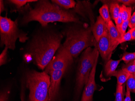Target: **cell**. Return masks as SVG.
<instances>
[{
  "mask_svg": "<svg viewBox=\"0 0 135 101\" xmlns=\"http://www.w3.org/2000/svg\"><path fill=\"white\" fill-rule=\"evenodd\" d=\"M63 37L62 32L53 25L41 26L30 36L23 49L24 58L32 60L38 68L44 70L61 45Z\"/></svg>",
  "mask_w": 135,
  "mask_h": 101,
  "instance_id": "1",
  "label": "cell"
},
{
  "mask_svg": "<svg viewBox=\"0 0 135 101\" xmlns=\"http://www.w3.org/2000/svg\"><path fill=\"white\" fill-rule=\"evenodd\" d=\"M22 17L20 21L21 26H26L33 21L45 27L50 23H80L79 18L71 11L64 9L47 0H39L34 7L27 4L20 12Z\"/></svg>",
  "mask_w": 135,
  "mask_h": 101,
  "instance_id": "2",
  "label": "cell"
},
{
  "mask_svg": "<svg viewBox=\"0 0 135 101\" xmlns=\"http://www.w3.org/2000/svg\"><path fill=\"white\" fill-rule=\"evenodd\" d=\"M66 36L62 45L73 58H76L83 50L95 47L96 41L92 32V26H85L81 22L67 27L62 32Z\"/></svg>",
  "mask_w": 135,
  "mask_h": 101,
  "instance_id": "3",
  "label": "cell"
},
{
  "mask_svg": "<svg viewBox=\"0 0 135 101\" xmlns=\"http://www.w3.org/2000/svg\"><path fill=\"white\" fill-rule=\"evenodd\" d=\"M25 83L30 91V101H49L50 76L45 71H27Z\"/></svg>",
  "mask_w": 135,
  "mask_h": 101,
  "instance_id": "4",
  "label": "cell"
},
{
  "mask_svg": "<svg viewBox=\"0 0 135 101\" xmlns=\"http://www.w3.org/2000/svg\"><path fill=\"white\" fill-rule=\"evenodd\" d=\"M19 20L15 21L8 18L7 15L0 16V46H5L11 50L16 48V42L17 39L22 43L28 41L29 37L28 33L20 28Z\"/></svg>",
  "mask_w": 135,
  "mask_h": 101,
  "instance_id": "5",
  "label": "cell"
},
{
  "mask_svg": "<svg viewBox=\"0 0 135 101\" xmlns=\"http://www.w3.org/2000/svg\"><path fill=\"white\" fill-rule=\"evenodd\" d=\"M100 54L96 47H89L84 50L80 58L77 68L76 89L78 93H81L89 79L97 56Z\"/></svg>",
  "mask_w": 135,
  "mask_h": 101,
  "instance_id": "6",
  "label": "cell"
},
{
  "mask_svg": "<svg viewBox=\"0 0 135 101\" xmlns=\"http://www.w3.org/2000/svg\"><path fill=\"white\" fill-rule=\"evenodd\" d=\"M53 59L45 68V72L49 74L54 70L66 71L73 62V57L61 45Z\"/></svg>",
  "mask_w": 135,
  "mask_h": 101,
  "instance_id": "7",
  "label": "cell"
},
{
  "mask_svg": "<svg viewBox=\"0 0 135 101\" xmlns=\"http://www.w3.org/2000/svg\"><path fill=\"white\" fill-rule=\"evenodd\" d=\"M66 71L54 70L51 71L50 75V85L49 91V101H54L57 96L60 89L61 81Z\"/></svg>",
  "mask_w": 135,
  "mask_h": 101,
  "instance_id": "8",
  "label": "cell"
},
{
  "mask_svg": "<svg viewBox=\"0 0 135 101\" xmlns=\"http://www.w3.org/2000/svg\"><path fill=\"white\" fill-rule=\"evenodd\" d=\"M95 47L96 48L104 60L107 61L110 60L113 52L111 49L110 41L108 30L105 31L99 41L96 42Z\"/></svg>",
  "mask_w": 135,
  "mask_h": 101,
  "instance_id": "9",
  "label": "cell"
},
{
  "mask_svg": "<svg viewBox=\"0 0 135 101\" xmlns=\"http://www.w3.org/2000/svg\"><path fill=\"white\" fill-rule=\"evenodd\" d=\"M99 56V55L97 56L94 66L90 73L88 81L84 87L81 101H93L94 93L97 89L95 81V74Z\"/></svg>",
  "mask_w": 135,
  "mask_h": 101,
  "instance_id": "10",
  "label": "cell"
},
{
  "mask_svg": "<svg viewBox=\"0 0 135 101\" xmlns=\"http://www.w3.org/2000/svg\"><path fill=\"white\" fill-rule=\"evenodd\" d=\"M107 27L110 41L111 49L113 52L120 44L121 36L112 20L108 23Z\"/></svg>",
  "mask_w": 135,
  "mask_h": 101,
  "instance_id": "11",
  "label": "cell"
},
{
  "mask_svg": "<svg viewBox=\"0 0 135 101\" xmlns=\"http://www.w3.org/2000/svg\"><path fill=\"white\" fill-rule=\"evenodd\" d=\"M107 30V27L106 22L100 16H99L97 17L95 23L92 26V32L97 42Z\"/></svg>",
  "mask_w": 135,
  "mask_h": 101,
  "instance_id": "12",
  "label": "cell"
},
{
  "mask_svg": "<svg viewBox=\"0 0 135 101\" xmlns=\"http://www.w3.org/2000/svg\"><path fill=\"white\" fill-rule=\"evenodd\" d=\"M37 1V0H9L5 1L13 8L11 10V12L18 11L20 13L29 3H35Z\"/></svg>",
  "mask_w": 135,
  "mask_h": 101,
  "instance_id": "13",
  "label": "cell"
},
{
  "mask_svg": "<svg viewBox=\"0 0 135 101\" xmlns=\"http://www.w3.org/2000/svg\"><path fill=\"white\" fill-rule=\"evenodd\" d=\"M121 61V60H114L110 59L107 61L104 68L105 73L107 76L110 77L113 76L116 72V69Z\"/></svg>",
  "mask_w": 135,
  "mask_h": 101,
  "instance_id": "14",
  "label": "cell"
},
{
  "mask_svg": "<svg viewBox=\"0 0 135 101\" xmlns=\"http://www.w3.org/2000/svg\"><path fill=\"white\" fill-rule=\"evenodd\" d=\"M51 2L66 10L75 7L76 4L73 0H51Z\"/></svg>",
  "mask_w": 135,
  "mask_h": 101,
  "instance_id": "15",
  "label": "cell"
},
{
  "mask_svg": "<svg viewBox=\"0 0 135 101\" xmlns=\"http://www.w3.org/2000/svg\"><path fill=\"white\" fill-rule=\"evenodd\" d=\"M130 74L127 73L121 69L116 71L113 76H115L117 79V85L122 86L126 82Z\"/></svg>",
  "mask_w": 135,
  "mask_h": 101,
  "instance_id": "16",
  "label": "cell"
},
{
  "mask_svg": "<svg viewBox=\"0 0 135 101\" xmlns=\"http://www.w3.org/2000/svg\"><path fill=\"white\" fill-rule=\"evenodd\" d=\"M110 11L111 16L115 23L117 21L120 12V6L117 2L111 3L110 5Z\"/></svg>",
  "mask_w": 135,
  "mask_h": 101,
  "instance_id": "17",
  "label": "cell"
},
{
  "mask_svg": "<svg viewBox=\"0 0 135 101\" xmlns=\"http://www.w3.org/2000/svg\"><path fill=\"white\" fill-rule=\"evenodd\" d=\"M99 13L100 15V16L105 21L107 26L110 21L111 20L109 14V9L108 4H104L102 5L99 9Z\"/></svg>",
  "mask_w": 135,
  "mask_h": 101,
  "instance_id": "18",
  "label": "cell"
},
{
  "mask_svg": "<svg viewBox=\"0 0 135 101\" xmlns=\"http://www.w3.org/2000/svg\"><path fill=\"white\" fill-rule=\"evenodd\" d=\"M132 9L129 7H126L122 4L120 6V13L122 19L124 21L129 20L132 14Z\"/></svg>",
  "mask_w": 135,
  "mask_h": 101,
  "instance_id": "19",
  "label": "cell"
},
{
  "mask_svg": "<svg viewBox=\"0 0 135 101\" xmlns=\"http://www.w3.org/2000/svg\"><path fill=\"white\" fill-rule=\"evenodd\" d=\"M126 87L129 89L131 92L135 94V76L134 74H131L126 82Z\"/></svg>",
  "mask_w": 135,
  "mask_h": 101,
  "instance_id": "20",
  "label": "cell"
},
{
  "mask_svg": "<svg viewBox=\"0 0 135 101\" xmlns=\"http://www.w3.org/2000/svg\"><path fill=\"white\" fill-rule=\"evenodd\" d=\"M122 70L130 74L135 73V60L123 65L122 67Z\"/></svg>",
  "mask_w": 135,
  "mask_h": 101,
  "instance_id": "21",
  "label": "cell"
},
{
  "mask_svg": "<svg viewBox=\"0 0 135 101\" xmlns=\"http://www.w3.org/2000/svg\"><path fill=\"white\" fill-rule=\"evenodd\" d=\"M135 60V52L133 53L125 52L122 56L121 60L124 61L126 64Z\"/></svg>",
  "mask_w": 135,
  "mask_h": 101,
  "instance_id": "22",
  "label": "cell"
},
{
  "mask_svg": "<svg viewBox=\"0 0 135 101\" xmlns=\"http://www.w3.org/2000/svg\"><path fill=\"white\" fill-rule=\"evenodd\" d=\"M123 86L117 85L115 94V101H123Z\"/></svg>",
  "mask_w": 135,
  "mask_h": 101,
  "instance_id": "23",
  "label": "cell"
},
{
  "mask_svg": "<svg viewBox=\"0 0 135 101\" xmlns=\"http://www.w3.org/2000/svg\"><path fill=\"white\" fill-rule=\"evenodd\" d=\"M8 49H9L7 47H4L2 53L0 55V66H1L6 64V63L7 62Z\"/></svg>",
  "mask_w": 135,
  "mask_h": 101,
  "instance_id": "24",
  "label": "cell"
},
{
  "mask_svg": "<svg viewBox=\"0 0 135 101\" xmlns=\"http://www.w3.org/2000/svg\"><path fill=\"white\" fill-rule=\"evenodd\" d=\"M133 29L134 28L130 29L127 32H126V34L121 37L120 44L132 40V32Z\"/></svg>",
  "mask_w": 135,
  "mask_h": 101,
  "instance_id": "25",
  "label": "cell"
},
{
  "mask_svg": "<svg viewBox=\"0 0 135 101\" xmlns=\"http://www.w3.org/2000/svg\"><path fill=\"white\" fill-rule=\"evenodd\" d=\"M123 22V20L122 19L121 14H120V13L119 17H118V19H117V21L115 22V23H116V28H117V30H118L120 34V33H121V26H122Z\"/></svg>",
  "mask_w": 135,
  "mask_h": 101,
  "instance_id": "26",
  "label": "cell"
},
{
  "mask_svg": "<svg viewBox=\"0 0 135 101\" xmlns=\"http://www.w3.org/2000/svg\"><path fill=\"white\" fill-rule=\"evenodd\" d=\"M129 20H128L126 21H124L123 23L122 26H121V33H120V36H121V37L126 34L127 29V27H128L129 24Z\"/></svg>",
  "mask_w": 135,
  "mask_h": 101,
  "instance_id": "27",
  "label": "cell"
},
{
  "mask_svg": "<svg viewBox=\"0 0 135 101\" xmlns=\"http://www.w3.org/2000/svg\"><path fill=\"white\" fill-rule=\"evenodd\" d=\"M119 3H122V4L126 6H129L135 4V0H119L116 1Z\"/></svg>",
  "mask_w": 135,
  "mask_h": 101,
  "instance_id": "28",
  "label": "cell"
},
{
  "mask_svg": "<svg viewBox=\"0 0 135 101\" xmlns=\"http://www.w3.org/2000/svg\"><path fill=\"white\" fill-rule=\"evenodd\" d=\"M9 92L7 90L1 92L0 95V101H7Z\"/></svg>",
  "mask_w": 135,
  "mask_h": 101,
  "instance_id": "29",
  "label": "cell"
},
{
  "mask_svg": "<svg viewBox=\"0 0 135 101\" xmlns=\"http://www.w3.org/2000/svg\"><path fill=\"white\" fill-rule=\"evenodd\" d=\"M128 26L130 28V29L135 28V12L133 13V14L130 17Z\"/></svg>",
  "mask_w": 135,
  "mask_h": 101,
  "instance_id": "30",
  "label": "cell"
},
{
  "mask_svg": "<svg viewBox=\"0 0 135 101\" xmlns=\"http://www.w3.org/2000/svg\"><path fill=\"white\" fill-rule=\"evenodd\" d=\"M123 101H132L131 100V92L127 87H126V98L123 99Z\"/></svg>",
  "mask_w": 135,
  "mask_h": 101,
  "instance_id": "31",
  "label": "cell"
},
{
  "mask_svg": "<svg viewBox=\"0 0 135 101\" xmlns=\"http://www.w3.org/2000/svg\"><path fill=\"white\" fill-rule=\"evenodd\" d=\"M7 11L5 7V3L3 1L1 0L0 1V14L1 15L2 12L3 11Z\"/></svg>",
  "mask_w": 135,
  "mask_h": 101,
  "instance_id": "32",
  "label": "cell"
},
{
  "mask_svg": "<svg viewBox=\"0 0 135 101\" xmlns=\"http://www.w3.org/2000/svg\"><path fill=\"white\" fill-rule=\"evenodd\" d=\"M135 40V28H134L132 32V40Z\"/></svg>",
  "mask_w": 135,
  "mask_h": 101,
  "instance_id": "33",
  "label": "cell"
},
{
  "mask_svg": "<svg viewBox=\"0 0 135 101\" xmlns=\"http://www.w3.org/2000/svg\"><path fill=\"white\" fill-rule=\"evenodd\" d=\"M21 98H22L21 99H22V101H23V99H22V97H21Z\"/></svg>",
  "mask_w": 135,
  "mask_h": 101,
  "instance_id": "34",
  "label": "cell"
},
{
  "mask_svg": "<svg viewBox=\"0 0 135 101\" xmlns=\"http://www.w3.org/2000/svg\"><path fill=\"white\" fill-rule=\"evenodd\" d=\"M134 76H135V73H134Z\"/></svg>",
  "mask_w": 135,
  "mask_h": 101,
  "instance_id": "35",
  "label": "cell"
},
{
  "mask_svg": "<svg viewBox=\"0 0 135 101\" xmlns=\"http://www.w3.org/2000/svg\"></svg>",
  "mask_w": 135,
  "mask_h": 101,
  "instance_id": "36",
  "label": "cell"
}]
</instances>
